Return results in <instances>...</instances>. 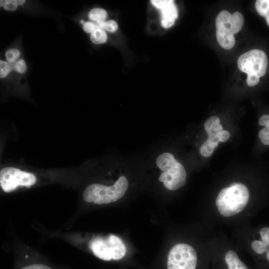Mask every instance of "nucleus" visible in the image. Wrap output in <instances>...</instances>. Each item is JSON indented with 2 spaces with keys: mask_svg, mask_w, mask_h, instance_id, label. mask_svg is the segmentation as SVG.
<instances>
[{
  "mask_svg": "<svg viewBox=\"0 0 269 269\" xmlns=\"http://www.w3.org/2000/svg\"><path fill=\"white\" fill-rule=\"evenodd\" d=\"M249 197V191L246 186L235 183L220 191L215 203L220 214L229 217L243 211L248 204Z\"/></svg>",
  "mask_w": 269,
  "mask_h": 269,
  "instance_id": "f257e3e1",
  "label": "nucleus"
},
{
  "mask_svg": "<svg viewBox=\"0 0 269 269\" xmlns=\"http://www.w3.org/2000/svg\"><path fill=\"white\" fill-rule=\"evenodd\" d=\"M128 186L127 178L121 176L114 185L110 186L98 183L88 186L83 192V198L87 202L97 204L114 202L125 195Z\"/></svg>",
  "mask_w": 269,
  "mask_h": 269,
  "instance_id": "f03ea898",
  "label": "nucleus"
},
{
  "mask_svg": "<svg viewBox=\"0 0 269 269\" xmlns=\"http://www.w3.org/2000/svg\"><path fill=\"white\" fill-rule=\"evenodd\" d=\"M157 167L162 171L158 180L170 190L182 187L186 182V172L183 165L169 152L160 154L156 158Z\"/></svg>",
  "mask_w": 269,
  "mask_h": 269,
  "instance_id": "7ed1b4c3",
  "label": "nucleus"
},
{
  "mask_svg": "<svg viewBox=\"0 0 269 269\" xmlns=\"http://www.w3.org/2000/svg\"><path fill=\"white\" fill-rule=\"evenodd\" d=\"M244 18L239 11L231 14L226 10L220 11L216 16V37L220 45L230 49L235 44L234 35L239 32L244 24Z\"/></svg>",
  "mask_w": 269,
  "mask_h": 269,
  "instance_id": "20e7f679",
  "label": "nucleus"
},
{
  "mask_svg": "<svg viewBox=\"0 0 269 269\" xmlns=\"http://www.w3.org/2000/svg\"><path fill=\"white\" fill-rule=\"evenodd\" d=\"M89 248L94 255L104 261H117L124 257L126 247L122 240L114 235L106 237H98L89 243Z\"/></svg>",
  "mask_w": 269,
  "mask_h": 269,
  "instance_id": "39448f33",
  "label": "nucleus"
},
{
  "mask_svg": "<svg viewBox=\"0 0 269 269\" xmlns=\"http://www.w3.org/2000/svg\"><path fill=\"white\" fill-rule=\"evenodd\" d=\"M197 260V253L191 246L177 244L169 252L167 269H196Z\"/></svg>",
  "mask_w": 269,
  "mask_h": 269,
  "instance_id": "423d86ee",
  "label": "nucleus"
},
{
  "mask_svg": "<svg viewBox=\"0 0 269 269\" xmlns=\"http://www.w3.org/2000/svg\"><path fill=\"white\" fill-rule=\"evenodd\" d=\"M268 59L266 54L260 49H252L239 56L237 64L239 69L247 76H264L267 71Z\"/></svg>",
  "mask_w": 269,
  "mask_h": 269,
  "instance_id": "0eeeda50",
  "label": "nucleus"
},
{
  "mask_svg": "<svg viewBox=\"0 0 269 269\" xmlns=\"http://www.w3.org/2000/svg\"><path fill=\"white\" fill-rule=\"evenodd\" d=\"M36 181V178L33 174L15 167H6L0 171V185L6 192L15 190L18 186L29 187Z\"/></svg>",
  "mask_w": 269,
  "mask_h": 269,
  "instance_id": "6e6552de",
  "label": "nucleus"
},
{
  "mask_svg": "<svg viewBox=\"0 0 269 269\" xmlns=\"http://www.w3.org/2000/svg\"><path fill=\"white\" fill-rule=\"evenodd\" d=\"M150 2L160 12L162 26L165 28L171 27L178 17V10L174 1L151 0Z\"/></svg>",
  "mask_w": 269,
  "mask_h": 269,
  "instance_id": "1a4fd4ad",
  "label": "nucleus"
},
{
  "mask_svg": "<svg viewBox=\"0 0 269 269\" xmlns=\"http://www.w3.org/2000/svg\"><path fill=\"white\" fill-rule=\"evenodd\" d=\"M260 235L261 240L254 241L251 244L252 248L257 254L265 255L266 261L269 263V228H262Z\"/></svg>",
  "mask_w": 269,
  "mask_h": 269,
  "instance_id": "9d476101",
  "label": "nucleus"
},
{
  "mask_svg": "<svg viewBox=\"0 0 269 269\" xmlns=\"http://www.w3.org/2000/svg\"><path fill=\"white\" fill-rule=\"evenodd\" d=\"M225 261L228 269H248L247 266L240 260L238 255L234 251L230 250L226 253Z\"/></svg>",
  "mask_w": 269,
  "mask_h": 269,
  "instance_id": "9b49d317",
  "label": "nucleus"
},
{
  "mask_svg": "<svg viewBox=\"0 0 269 269\" xmlns=\"http://www.w3.org/2000/svg\"><path fill=\"white\" fill-rule=\"evenodd\" d=\"M220 123V119L215 116L211 117L206 121L204 126L208 136L216 135L219 132L223 130V128Z\"/></svg>",
  "mask_w": 269,
  "mask_h": 269,
  "instance_id": "f8f14e48",
  "label": "nucleus"
},
{
  "mask_svg": "<svg viewBox=\"0 0 269 269\" xmlns=\"http://www.w3.org/2000/svg\"><path fill=\"white\" fill-rule=\"evenodd\" d=\"M107 16L106 10L99 7L92 8L88 13V17L91 21L97 24L105 21Z\"/></svg>",
  "mask_w": 269,
  "mask_h": 269,
  "instance_id": "ddd939ff",
  "label": "nucleus"
},
{
  "mask_svg": "<svg viewBox=\"0 0 269 269\" xmlns=\"http://www.w3.org/2000/svg\"><path fill=\"white\" fill-rule=\"evenodd\" d=\"M255 7L259 14L265 17L267 23L269 26V0H257Z\"/></svg>",
  "mask_w": 269,
  "mask_h": 269,
  "instance_id": "4468645a",
  "label": "nucleus"
},
{
  "mask_svg": "<svg viewBox=\"0 0 269 269\" xmlns=\"http://www.w3.org/2000/svg\"><path fill=\"white\" fill-rule=\"evenodd\" d=\"M90 38L93 43L101 44L107 41L108 36L106 31L99 27L90 34Z\"/></svg>",
  "mask_w": 269,
  "mask_h": 269,
  "instance_id": "2eb2a0df",
  "label": "nucleus"
},
{
  "mask_svg": "<svg viewBox=\"0 0 269 269\" xmlns=\"http://www.w3.org/2000/svg\"><path fill=\"white\" fill-rule=\"evenodd\" d=\"M25 2V0H1L0 6L6 11H13L19 5L24 4Z\"/></svg>",
  "mask_w": 269,
  "mask_h": 269,
  "instance_id": "dca6fc26",
  "label": "nucleus"
},
{
  "mask_svg": "<svg viewBox=\"0 0 269 269\" xmlns=\"http://www.w3.org/2000/svg\"><path fill=\"white\" fill-rule=\"evenodd\" d=\"M218 145V143L214 142L207 139L200 148V154L204 157L210 156Z\"/></svg>",
  "mask_w": 269,
  "mask_h": 269,
  "instance_id": "f3484780",
  "label": "nucleus"
},
{
  "mask_svg": "<svg viewBox=\"0 0 269 269\" xmlns=\"http://www.w3.org/2000/svg\"><path fill=\"white\" fill-rule=\"evenodd\" d=\"M20 51L16 48H9L5 53L6 61L10 64H13L20 59Z\"/></svg>",
  "mask_w": 269,
  "mask_h": 269,
  "instance_id": "a211bd4d",
  "label": "nucleus"
},
{
  "mask_svg": "<svg viewBox=\"0 0 269 269\" xmlns=\"http://www.w3.org/2000/svg\"><path fill=\"white\" fill-rule=\"evenodd\" d=\"M12 71L19 74H24L27 69V64L23 58L19 59L16 62L11 64Z\"/></svg>",
  "mask_w": 269,
  "mask_h": 269,
  "instance_id": "6ab92c4d",
  "label": "nucleus"
},
{
  "mask_svg": "<svg viewBox=\"0 0 269 269\" xmlns=\"http://www.w3.org/2000/svg\"><path fill=\"white\" fill-rule=\"evenodd\" d=\"M13 71L11 65L6 60H0V78L4 79L7 77Z\"/></svg>",
  "mask_w": 269,
  "mask_h": 269,
  "instance_id": "aec40b11",
  "label": "nucleus"
},
{
  "mask_svg": "<svg viewBox=\"0 0 269 269\" xmlns=\"http://www.w3.org/2000/svg\"><path fill=\"white\" fill-rule=\"evenodd\" d=\"M97 24L99 28L110 32H115L118 28L117 23L114 20H109Z\"/></svg>",
  "mask_w": 269,
  "mask_h": 269,
  "instance_id": "412c9836",
  "label": "nucleus"
},
{
  "mask_svg": "<svg viewBox=\"0 0 269 269\" xmlns=\"http://www.w3.org/2000/svg\"><path fill=\"white\" fill-rule=\"evenodd\" d=\"M259 136L262 143L269 145V127L266 126L259 133Z\"/></svg>",
  "mask_w": 269,
  "mask_h": 269,
  "instance_id": "4be33fe9",
  "label": "nucleus"
},
{
  "mask_svg": "<svg viewBox=\"0 0 269 269\" xmlns=\"http://www.w3.org/2000/svg\"><path fill=\"white\" fill-rule=\"evenodd\" d=\"M98 28H99L98 24L91 21L84 22L82 24V28L87 33L91 34Z\"/></svg>",
  "mask_w": 269,
  "mask_h": 269,
  "instance_id": "5701e85b",
  "label": "nucleus"
},
{
  "mask_svg": "<svg viewBox=\"0 0 269 269\" xmlns=\"http://www.w3.org/2000/svg\"><path fill=\"white\" fill-rule=\"evenodd\" d=\"M219 141H226L230 138V134L228 131L223 130L216 134Z\"/></svg>",
  "mask_w": 269,
  "mask_h": 269,
  "instance_id": "b1692460",
  "label": "nucleus"
},
{
  "mask_svg": "<svg viewBox=\"0 0 269 269\" xmlns=\"http://www.w3.org/2000/svg\"><path fill=\"white\" fill-rule=\"evenodd\" d=\"M246 81L249 86L253 87L259 83L260 78L254 76H247Z\"/></svg>",
  "mask_w": 269,
  "mask_h": 269,
  "instance_id": "393cba45",
  "label": "nucleus"
},
{
  "mask_svg": "<svg viewBox=\"0 0 269 269\" xmlns=\"http://www.w3.org/2000/svg\"><path fill=\"white\" fill-rule=\"evenodd\" d=\"M21 269H51L47 266L42 264H34L26 266Z\"/></svg>",
  "mask_w": 269,
  "mask_h": 269,
  "instance_id": "a878e982",
  "label": "nucleus"
},
{
  "mask_svg": "<svg viewBox=\"0 0 269 269\" xmlns=\"http://www.w3.org/2000/svg\"><path fill=\"white\" fill-rule=\"evenodd\" d=\"M269 123V115H263L259 120V123L261 126H266Z\"/></svg>",
  "mask_w": 269,
  "mask_h": 269,
  "instance_id": "bb28decb",
  "label": "nucleus"
},
{
  "mask_svg": "<svg viewBox=\"0 0 269 269\" xmlns=\"http://www.w3.org/2000/svg\"><path fill=\"white\" fill-rule=\"evenodd\" d=\"M266 126L269 127V123Z\"/></svg>",
  "mask_w": 269,
  "mask_h": 269,
  "instance_id": "cd10ccee",
  "label": "nucleus"
}]
</instances>
